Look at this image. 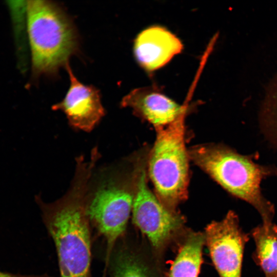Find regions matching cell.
I'll return each instance as SVG.
<instances>
[{
    "instance_id": "5b68a950",
    "label": "cell",
    "mask_w": 277,
    "mask_h": 277,
    "mask_svg": "<svg viewBox=\"0 0 277 277\" xmlns=\"http://www.w3.org/2000/svg\"><path fill=\"white\" fill-rule=\"evenodd\" d=\"M133 195V182L113 168L100 171L93 181L90 179L87 212L91 225L105 239L107 261L126 230Z\"/></svg>"
},
{
    "instance_id": "9c48e42d",
    "label": "cell",
    "mask_w": 277,
    "mask_h": 277,
    "mask_svg": "<svg viewBox=\"0 0 277 277\" xmlns=\"http://www.w3.org/2000/svg\"><path fill=\"white\" fill-rule=\"evenodd\" d=\"M121 106L130 108L156 129L168 126L186 113V106H181L154 87L131 91L122 98Z\"/></svg>"
},
{
    "instance_id": "7a4b0ae2",
    "label": "cell",
    "mask_w": 277,
    "mask_h": 277,
    "mask_svg": "<svg viewBox=\"0 0 277 277\" xmlns=\"http://www.w3.org/2000/svg\"><path fill=\"white\" fill-rule=\"evenodd\" d=\"M26 28L35 75L54 74L78 49L72 22L51 2L27 1Z\"/></svg>"
},
{
    "instance_id": "4fadbf2b",
    "label": "cell",
    "mask_w": 277,
    "mask_h": 277,
    "mask_svg": "<svg viewBox=\"0 0 277 277\" xmlns=\"http://www.w3.org/2000/svg\"><path fill=\"white\" fill-rule=\"evenodd\" d=\"M204 233H189L171 264L169 277H197L202 263Z\"/></svg>"
},
{
    "instance_id": "7c38bea8",
    "label": "cell",
    "mask_w": 277,
    "mask_h": 277,
    "mask_svg": "<svg viewBox=\"0 0 277 277\" xmlns=\"http://www.w3.org/2000/svg\"><path fill=\"white\" fill-rule=\"evenodd\" d=\"M255 250L253 258L265 277H277V225L263 223L251 231Z\"/></svg>"
},
{
    "instance_id": "8992f818",
    "label": "cell",
    "mask_w": 277,
    "mask_h": 277,
    "mask_svg": "<svg viewBox=\"0 0 277 277\" xmlns=\"http://www.w3.org/2000/svg\"><path fill=\"white\" fill-rule=\"evenodd\" d=\"M141 163H136L132 177L133 223L144 234L153 248L163 250L182 229L184 219L166 208L149 189L146 173Z\"/></svg>"
},
{
    "instance_id": "5bb4252c",
    "label": "cell",
    "mask_w": 277,
    "mask_h": 277,
    "mask_svg": "<svg viewBox=\"0 0 277 277\" xmlns=\"http://www.w3.org/2000/svg\"><path fill=\"white\" fill-rule=\"evenodd\" d=\"M0 277H51L47 274L41 275H24L12 273L0 270Z\"/></svg>"
},
{
    "instance_id": "3957f363",
    "label": "cell",
    "mask_w": 277,
    "mask_h": 277,
    "mask_svg": "<svg viewBox=\"0 0 277 277\" xmlns=\"http://www.w3.org/2000/svg\"><path fill=\"white\" fill-rule=\"evenodd\" d=\"M189 158L233 195L251 205L263 222H272L274 206L263 195L261 183L270 172L248 156L227 147L201 145L191 148Z\"/></svg>"
},
{
    "instance_id": "ba28073f",
    "label": "cell",
    "mask_w": 277,
    "mask_h": 277,
    "mask_svg": "<svg viewBox=\"0 0 277 277\" xmlns=\"http://www.w3.org/2000/svg\"><path fill=\"white\" fill-rule=\"evenodd\" d=\"M66 68L69 76V88L63 100L53 105L52 109L62 111L72 127L90 132L105 114L100 91L92 85L80 82L69 64Z\"/></svg>"
},
{
    "instance_id": "8fae6325",
    "label": "cell",
    "mask_w": 277,
    "mask_h": 277,
    "mask_svg": "<svg viewBox=\"0 0 277 277\" xmlns=\"http://www.w3.org/2000/svg\"><path fill=\"white\" fill-rule=\"evenodd\" d=\"M106 263L110 277H157L137 250L120 241Z\"/></svg>"
},
{
    "instance_id": "52a82bcc",
    "label": "cell",
    "mask_w": 277,
    "mask_h": 277,
    "mask_svg": "<svg viewBox=\"0 0 277 277\" xmlns=\"http://www.w3.org/2000/svg\"><path fill=\"white\" fill-rule=\"evenodd\" d=\"M205 243L220 277H241L244 250L249 236L242 229L238 216L229 211L223 219L208 224Z\"/></svg>"
},
{
    "instance_id": "6da1fadb",
    "label": "cell",
    "mask_w": 277,
    "mask_h": 277,
    "mask_svg": "<svg viewBox=\"0 0 277 277\" xmlns=\"http://www.w3.org/2000/svg\"><path fill=\"white\" fill-rule=\"evenodd\" d=\"M93 170L92 164L78 161L70 187L63 196L51 203L35 196L43 223L54 244L60 277L90 276L91 225L87 205Z\"/></svg>"
},
{
    "instance_id": "30bf717a",
    "label": "cell",
    "mask_w": 277,
    "mask_h": 277,
    "mask_svg": "<svg viewBox=\"0 0 277 277\" xmlns=\"http://www.w3.org/2000/svg\"><path fill=\"white\" fill-rule=\"evenodd\" d=\"M180 39L166 28L149 27L138 34L133 44V53L138 64L152 71L168 63L183 49Z\"/></svg>"
},
{
    "instance_id": "277c9868",
    "label": "cell",
    "mask_w": 277,
    "mask_h": 277,
    "mask_svg": "<svg viewBox=\"0 0 277 277\" xmlns=\"http://www.w3.org/2000/svg\"><path fill=\"white\" fill-rule=\"evenodd\" d=\"M186 113L168 126L156 129L148 164L149 177L157 197L169 210L187 197L189 154L185 142Z\"/></svg>"
}]
</instances>
